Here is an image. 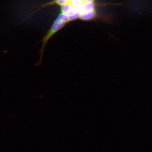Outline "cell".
Listing matches in <instances>:
<instances>
[{"label":"cell","mask_w":152,"mask_h":152,"mask_svg":"<svg viewBox=\"0 0 152 152\" xmlns=\"http://www.w3.org/2000/svg\"><path fill=\"white\" fill-rule=\"evenodd\" d=\"M54 5L60 7L67 5L79 17V20L89 21L99 18L96 8L102 4L96 2V0H53L49 2L43 4L40 6L39 9L40 10Z\"/></svg>","instance_id":"cell-1"}]
</instances>
